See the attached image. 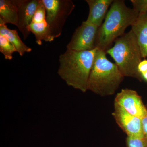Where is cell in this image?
<instances>
[{"mask_svg":"<svg viewBox=\"0 0 147 147\" xmlns=\"http://www.w3.org/2000/svg\"><path fill=\"white\" fill-rule=\"evenodd\" d=\"M142 80L147 82V71L141 75Z\"/></svg>","mask_w":147,"mask_h":147,"instance_id":"21","label":"cell"},{"mask_svg":"<svg viewBox=\"0 0 147 147\" xmlns=\"http://www.w3.org/2000/svg\"><path fill=\"white\" fill-rule=\"evenodd\" d=\"M86 1L89 7L86 21L99 28L114 0H86Z\"/></svg>","mask_w":147,"mask_h":147,"instance_id":"10","label":"cell"},{"mask_svg":"<svg viewBox=\"0 0 147 147\" xmlns=\"http://www.w3.org/2000/svg\"><path fill=\"white\" fill-rule=\"evenodd\" d=\"M46 12L42 0H40L39 4L33 18L32 22H40L46 20Z\"/></svg>","mask_w":147,"mask_h":147,"instance_id":"17","label":"cell"},{"mask_svg":"<svg viewBox=\"0 0 147 147\" xmlns=\"http://www.w3.org/2000/svg\"><path fill=\"white\" fill-rule=\"evenodd\" d=\"M46 8V20L55 38L61 35L63 28L75 5L71 0H42Z\"/></svg>","mask_w":147,"mask_h":147,"instance_id":"5","label":"cell"},{"mask_svg":"<svg viewBox=\"0 0 147 147\" xmlns=\"http://www.w3.org/2000/svg\"><path fill=\"white\" fill-rule=\"evenodd\" d=\"M131 27L141 50L142 57H147V12L139 13Z\"/></svg>","mask_w":147,"mask_h":147,"instance_id":"11","label":"cell"},{"mask_svg":"<svg viewBox=\"0 0 147 147\" xmlns=\"http://www.w3.org/2000/svg\"><path fill=\"white\" fill-rule=\"evenodd\" d=\"M98 50L75 51L67 49L59 58L58 74L66 84L85 93Z\"/></svg>","mask_w":147,"mask_h":147,"instance_id":"2","label":"cell"},{"mask_svg":"<svg viewBox=\"0 0 147 147\" xmlns=\"http://www.w3.org/2000/svg\"><path fill=\"white\" fill-rule=\"evenodd\" d=\"M106 54L98 48L88 82V90L102 97L115 94L125 77Z\"/></svg>","mask_w":147,"mask_h":147,"instance_id":"3","label":"cell"},{"mask_svg":"<svg viewBox=\"0 0 147 147\" xmlns=\"http://www.w3.org/2000/svg\"><path fill=\"white\" fill-rule=\"evenodd\" d=\"M98 27L86 21L74 33L67 49L75 51H88L96 48L95 41Z\"/></svg>","mask_w":147,"mask_h":147,"instance_id":"6","label":"cell"},{"mask_svg":"<svg viewBox=\"0 0 147 147\" xmlns=\"http://www.w3.org/2000/svg\"><path fill=\"white\" fill-rule=\"evenodd\" d=\"M0 52L2 53L5 59L11 60L13 54L16 52L13 44L3 36L0 34Z\"/></svg>","mask_w":147,"mask_h":147,"instance_id":"15","label":"cell"},{"mask_svg":"<svg viewBox=\"0 0 147 147\" xmlns=\"http://www.w3.org/2000/svg\"><path fill=\"white\" fill-rule=\"evenodd\" d=\"M106 54L111 56L124 77L143 81L138 71V66L143 58L136 37L131 30L118 38Z\"/></svg>","mask_w":147,"mask_h":147,"instance_id":"4","label":"cell"},{"mask_svg":"<svg viewBox=\"0 0 147 147\" xmlns=\"http://www.w3.org/2000/svg\"><path fill=\"white\" fill-rule=\"evenodd\" d=\"M133 8L139 13L147 12V0H131Z\"/></svg>","mask_w":147,"mask_h":147,"instance_id":"18","label":"cell"},{"mask_svg":"<svg viewBox=\"0 0 147 147\" xmlns=\"http://www.w3.org/2000/svg\"><path fill=\"white\" fill-rule=\"evenodd\" d=\"M40 0H14L18 13L17 28L23 34L24 40L28 38L30 32L28 27L39 4Z\"/></svg>","mask_w":147,"mask_h":147,"instance_id":"9","label":"cell"},{"mask_svg":"<svg viewBox=\"0 0 147 147\" xmlns=\"http://www.w3.org/2000/svg\"><path fill=\"white\" fill-rule=\"evenodd\" d=\"M18 9L14 0L0 1V25L13 24L17 26Z\"/></svg>","mask_w":147,"mask_h":147,"instance_id":"12","label":"cell"},{"mask_svg":"<svg viewBox=\"0 0 147 147\" xmlns=\"http://www.w3.org/2000/svg\"><path fill=\"white\" fill-rule=\"evenodd\" d=\"M112 115L116 123L127 136L144 137L142 119L127 113L115 102Z\"/></svg>","mask_w":147,"mask_h":147,"instance_id":"8","label":"cell"},{"mask_svg":"<svg viewBox=\"0 0 147 147\" xmlns=\"http://www.w3.org/2000/svg\"><path fill=\"white\" fill-rule=\"evenodd\" d=\"M143 136L147 140V114L142 119Z\"/></svg>","mask_w":147,"mask_h":147,"instance_id":"20","label":"cell"},{"mask_svg":"<svg viewBox=\"0 0 147 147\" xmlns=\"http://www.w3.org/2000/svg\"><path fill=\"white\" fill-rule=\"evenodd\" d=\"M0 34L6 38L13 44L16 52L20 56H23L25 53L31 52L32 48L22 41L16 30L9 29L6 25H0Z\"/></svg>","mask_w":147,"mask_h":147,"instance_id":"14","label":"cell"},{"mask_svg":"<svg viewBox=\"0 0 147 147\" xmlns=\"http://www.w3.org/2000/svg\"><path fill=\"white\" fill-rule=\"evenodd\" d=\"M28 30L34 35L38 45H42V40L52 42L55 39L46 20L40 22H32L29 26Z\"/></svg>","mask_w":147,"mask_h":147,"instance_id":"13","label":"cell"},{"mask_svg":"<svg viewBox=\"0 0 147 147\" xmlns=\"http://www.w3.org/2000/svg\"><path fill=\"white\" fill-rule=\"evenodd\" d=\"M115 102L132 115L142 119L147 114V108L142 97L136 91L123 89L116 95Z\"/></svg>","mask_w":147,"mask_h":147,"instance_id":"7","label":"cell"},{"mask_svg":"<svg viewBox=\"0 0 147 147\" xmlns=\"http://www.w3.org/2000/svg\"><path fill=\"white\" fill-rule=\"evenodd\" d=\"M146 108H147V105H146Z\"/></svg>","mask_w":147,"mask_h":147,"instance_id":"22","label":"cell"},{"mask_svg":"<svg viewBox=\"0 0 147 147\" xmlns=\"http://www.w3.org/2000/svg\"><path fill=\"white\" fill-rule=\"evenodd\" d=\"M138 71L141 76L142 74L147 71V60L144 59L141 61L138 65Z\"/></svg>","mask_w":147,"mask_h":147,"instance_id":"19","label":"cell"},{"mask_svg":"<svg viewBox=\"0 0 147 147\" xmlns=\"http://www.w3.org/2000/svg\"><path fill=\"white\" fill-rule=\"evenodd\" d=\"M126 144L127 147H147V140L144 137L127 136Z\"/></svg>","mask_w":147,"mask_h":147,"instance_id":"16","label":"cell"},{"mask_svg":"<svg viewBox=\"0 0 147 147\" xmlns=\"http://www.w3.org/2000/svg\"><path fill=\"white\" fill-rule=\"evenodd\" d=\"M139 15L134 8L127 7L124 1L114 0L105 21L98 28L96 48L106 52L116 39L124 34L127 28L134 24Z\"/></svg>","mask_w":147,"mask_h":147,"instance_id":"1","label":"cell"}]
</instances>
